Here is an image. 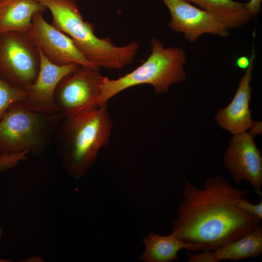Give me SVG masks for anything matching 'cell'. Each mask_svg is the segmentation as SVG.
Segmentation results:
<instances>
[{"instance_id": "obj_1", "label": "cell", "mask_w": 262, "mask_h": 262, "mask_svg": "<svg viewBox=\"0 0 262 262\" xmlns=\"http://www.w3.org/2000/svg\"><path fill=\"white\" fill-rule=\"evenodd\" d=\"M248 193L221 174L207 178L202 188L185 180L172 232L194 252L214 251L237 240L261 225L262 219L236 205L237 199Z\"/></svg>"}, {"instance_id": "obj_2", "label": "cell", "mask_w": 262, "mask_h": 262, "mask_svg": "<svg viewBox=\"0 0 262 262\" xmlns=\"http://www.w3.org/2000/svg\"><path fill=\"white\" fill-rule=\"evenodd\" d=\"M107 106L66 116L57 129L53 141L57 154L65 170L76 179L85 174L109 141L113 123Z\"/></svg>"}, {"instance_id": "obj_3", "label": "cell", "mask_w": 262, "mask_h": 262, "mask_svg": "<svg viewBox=\"0 0 262 262\" xmlns=\"http://www.w3.org/2000/svg\"><path fill=\"white\" fill-rule=\"evenodd\" d=\"M52 15L51 25L66 34L84 57L99 68L120 69L131 63L139 49L137 42L116 46L108 38H100L93 25L84 21L73 0H39Z\"/></svg>"}, {"instance_id": "obj_4", "label": "cell", "mask_w": 262, "mask_h": 262, "mask_svg": "<svg viewBox=\"0 0 262 262\" xmlns=\"http://www.w3.org/2000/svg\"><path fill=\"white\" fill-rule=\"evenodd\" d=\"M64 117L61 113L32 111L25 101L12 104L0 118V155L43 153L53 142Z\"/></svg>"}, {"instance_id": "obj_5", "label": "cell", "mask_w": 262, "mask_h": 262, "mask_svg": "<svg viewBox=\"0 0 262 262\" xmlns=\"http://www.w3.org/2000/svg\"><path fill=\"white\" fill-rule=\"evenodd\" d=\"M150 43L151 52L141 66L116 79L104 77L101 85L98 106L134 86L150 84L157 94H161L167 92L172 84L179 83L185 80L186 74L184 66L187 59L184 50L180 48H165L154 37Z\"/></svg>"}, {"instance_id": "obj_6", "label": "cell", "mask_w": 262, "mask_h": 262, "mask_svg": "<svg viewBox=\"0 0 262 262\" xmlns=\"http://www.w3.org/2000/svg\"><path fill=\"white\" fill-rule=\"evenodd\" d=\"M39 66L38 48L27 33H0V76L3 79L26 90L35 81Z\"/></svg>"}, {"instance_id": "obj_7", "label": "cell", "mask_w": 262, "mask_h": 262, "mask_svg": "<svg viewBox=\"0 0 262 262\" xmlns=\"http://www.w3.org/2000/svg\"><path fill=\"white\" fill-rule=\"evenodd\" d=\"M99 70L80 66L61 80L55 92L54 102L64 116L98 107L101 85L105 77Z\"/></svg>"}, {"instance_id": "obj_8", "label": "cell", "mask_w": 262, "mask_h": 262, "mask_svg": "<svg viewBox=\"0 0 262 262\" xmlns=\"http://www.w3.org/2000/svg\"><path fill=\"white\" fill-rule=\"evenodd\" d=\"M42 13L33 15V27L27 34L50 62L60 66L76 63L82 66L100 69L84 57L69 36L48 23Z\"/></svg>"}, {"instance_id": "obj_9", "label": "cell", "mask_w": 262, "mask_h": 262, "mask_svg": "<svg viewBox=\"0 0 262 262\" xmlns=\"http://www.w3.org/2000/svg\"><path fill=\"white\" fill-rule=\"evenodd\" d=\"M223 162L236 184L246 180L262 196V157L254 136L247 131L233 135Z\"/></svg>"}, {"instance_id": "obj_10", "label": "cell", "mask_w": 262, "mask_h": 262, "mask_svg": "<svg viewBox=\"0 0 262 262\" xmlns=\"http://www.w3.org/2000/svg\"><path fill=\"white\" fill-rule=\"evenodd\" d=\"M168 8L171 19L169 26L174 31L182 33L191 43L205 33L226 37L228 29L213 16L198 8L185 0H162Z\"/></svg>"}, {"instance_id": "obj_11", "label": "cell", "mask_w": 262, "mask_h": 262, "mask_svg": "<svg viewBox=\"0 0 262 262\" xmlns=\"http://www.w3.org/2000/svg\"><path fill=\"white\" fill-rule=\"evenodd\" d=\"M40 66L35 81L26 89L28 95L25 102L32 111L54 114L60 113L54 102V94L61 80L77 69L76 63L57 65L50 62L38 49Z\"/></svg>"}, {"instance_id": "obj_12", "label": "cell", "mask_w": 262, "mask_h": 262, "mask_svg": "<svg viewBox=\"0 0 262 262\" xmlns=\"http://www.w3.org/2000/svg\"><path fill=\"white\" fill-rule=\"evenodd\" d=\"M250 57V64L244 76L241 78L235 95L226 107L220 109L214 117L215 120L222 129L232 135L247 131L253 120L249 108L252 88L250 82L255 52L253 48Z\"/></svg>"}, {"instance_id": "obj_13", "label": "cell", "mask_w": 262, "mask_h": 262, "mask_svg": "<svg viewBox=\"0 0 262 262\" xmlns=\"http://www.w3.org/2000/svg\"><path fill=\"white\" fill-rule=\"evenodd\" d=\"M47 9L37 0H0V33H28L33 27V15Z\"/></svg>"}, {"instance_id": "obj_14", "label": "cell", "mask_w": 262, "mask_h": 262, "mask_svg": "<svg viewBox=\"0 0 262 262\" xmlns=\"http://www.w3.org/2000/svg\"><path fill=\"white\" fill-rule=\"evenodd\" d=\"M198 5L213 16L228 29L241 27L253 16L246 8L245 3L232 0H185Z\"/></svg>"}, {"instance_id": "obj_15", "label": "cell", "mask_w": 262, "mask_h": 262, "mask_svg": "<svg viewBox=\"0 0 262 262\" xmlns=\"http://www.w3.org/2000/svg\"><path fill=\"white\" fill-rule=\"evenodd\" d=\"M143 242L146 249L140 259L147 262H171L177 259L180 249L191 251L190 246L173 232L166 236L151 232L144 238Z\"/></svg>"}, {"instance_id": "obj_16", "label": "cell", "mask_w": 262, "mask_h": 262, "mask_svg": "<svg viewBox=\"0 0 262 262\" xmlns=\"http://www.w3.org/2000/svg\"><path fill=\"white\" fill-rule=\"evenodd\" d=\"M218 261L235 262L250 258H259L262 254L261 225L240 238L213 251Z\"/></svg>"}, {"instance_id": "obj_17", "label": "cell", "mask_w": 262, "mask_h": 262, "mask_svg": "<svg viewBox=\"0 0 262 262\" xmlns=\"http://www.w3.org/2000/svg\"><path fill=\"white\" fill-rule=\"evenodd\" d=\"M27 95L26 90L13 86L0 76V118L12 104L25 101Z\"/></svg>"}, {"instance_id": "obj_18", "label": "cell", "mask_w": 262, "mask_h": 262, "mask_svg": "<svg viewBox=\"0 0 262 262\" xmlns=\"http://www.w3.org/2000/svg\"><path fill=\"white\" fill-rule=\"evenodd\" d=\"M27 154L26 152H22L0 155V173L16 166L20 162L26 159Z\"/></svg>"}, {"instance_id": "obj_19", "label": "cell", "mask_w": 262, "mask_h": 262, "mask_svg": "<svg viewBox=\"0 0 262 262\" xmlns=\"http://www.w3.org/2000/svg\"><path fill=\"white\" fill-rule=\"evenodd\" d=\"M236 205L246 212L262 219V200L257 204H252L244 196H240L236 201Z\"/></svg>"}, {"instance_id": "obj_20", "label": "cell", "mask_w": 262, "mask_h": 262, "mask_svg": "<svg viewBox=\"0 0 262 262\" xmlns=\"http://www.w3.org/2000/svg\"><path fill=\"white\" fill-rule=\"evenodd\" d=\"M186 254L188 262H218L213 251L204 250L193 254L187 252Z\"/></svg>"}, {"instance_id": "obj_21", "label": "cell", "mask_w": 262, "mask_h": 262, "mask_svg": "<svg viewBox=\"0 0 262 262\" xmlns=\"http://www.w3.org/2000/svg\"><path fill=\"white\" fill-rule=\"evenodd\" d=\"M262 0H250L249 2L245 3L246 8L253 16L258 14L260 11Z\"/></svg>"}, {"instance_id": "obj_22", "label": "cell", "mask_w": 262, "mask_h": 262, "mask_svg": "<svg viewBox=\"0 0 262 262\" xmlns=\"http://www.w3.org/2000/svg\"><path fill=\"white\" fill-rule=\"evenodd\" d=\"M249 133L253 136L260 134L262 133V122L261 121H253L251 126L248 129Z\"/></svg>"}, {"instance_id": "obj_23", "label": "cell", "mask_w": 262, "mask_h": 262, "mask_svg": "<svg viewBox=\"0 0 262 262\" xmlns=\"http://www.w3.org/2000/svg\"><path fill=\"white\" fill-rule=\"evenodd\" d=\"M250 64V59L246 56H240L236 61L238 67L242 69H246Z\"/></svg>"}, {"instance_id": "obj_24", "label": "cell", "mask_w": 262, "mask_h": 262, "mask_svg": "<svg viewBox=\"0 0 262 262\" xmlns=\"http://www.w3.org/2000/svg\"><path fill=\"white\" fill-rule=\"evenodd\" d=\"M2 235V229L0 227V239L1 238ZM9 262V261H6V260L0 259V262Z\"/></svg>"}, {"instance_id": "obj_25", "label": "cell", "mask_w": 262, "mask_h": 262, "mask_svg": "<svg viewBox=\"0 0 262 262\" xmlns=\"http://www.w3.org/2000/svg\"><path fill=\"white\" fill-rule=\"evenodd\" d=\"M73 0L78 1V0Z\"/></svg>"}]
</instances>
